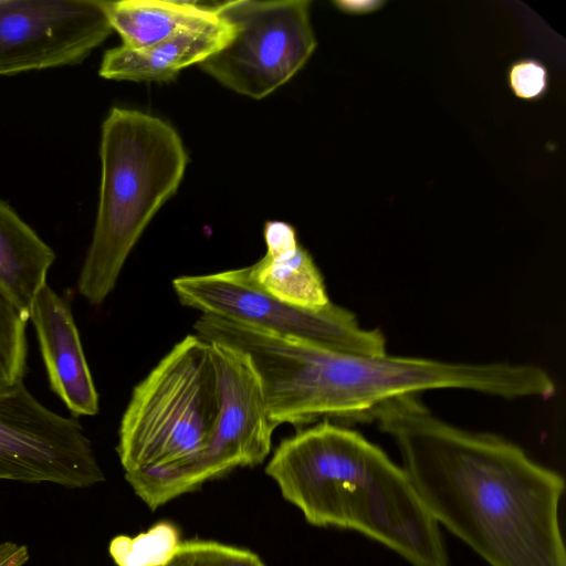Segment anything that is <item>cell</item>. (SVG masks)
<instances>
[{"mask_svg":"<svg viewBox=\"0 0 566 566\" xmlns=\"http://www.w3.org/2000/svg\"><path fill=\"white\" fill-rule=\"evenodd\" d=\"M369 420L396 443L437 523L492 566H566L558 472L503 437L438 418L417 396L382 405Z\"/></svg>","mask_w":566,"mask_h":566,"instance_id":"obj_1","label":"cell"},{"mask_svg":"<svg viewBox=\"0 0 566 566\" xmlns=\"http://www.w3.org/2000/svg\"><path fill=\"white\" fill-rule=\"evenodd\" d=\"M216 339L249 357L274 428L332 418L368 420L394 399L436 389H463L509 400H545L556 391L548 371L533 364L355 354L231 321L218 325Z\"/></svg>","mask_w":566,"mask_h":566,"instance_id":"obj_2","label":"cell"},{"mask_svg":"<svg viewBox=\"0 0 566 566\" xmlns=\"http://www.w3.org/2000/svg\"><path fill=\"white\" fill-rule=\"evenodd\" d=\"M265 473L310 524L358 531L413 566H449L439 524L403 468L359 432L329 420L300 430Z\"/></svg>","mask_w":566,"mask_h":566,"instance_id":"obj_3","label":"cell"},{"mask_svg":"<svg viewBox=\"0 0 566 566\" xmlns=\"http://www.w3.org/2000/svg\"><path fill=\"white\" fill-rule=\"evenodd\" d=\"M99 199L77 292L101 305L151 219L178 190L188 154L178 132L151 114L113 107L99 143Z\"/></svg>","mask_w":566,"mask_h":566,"instance_id":"obj_4","label":"cell"},{"mask_svg":"<svg viewBox=\"0 0 566 566\" xmlns=\"http://www.w3.org/2000/svg\"><path fill=\"white\" fill-rule=\"evenodd\" d=\"M220 407L213 346L189 334L133 389L116 447L125 474L165 468L201 450Z\"/></svg>","mask_w":566,"mask_h":566,"instance_id":"obj_5","label":"cell"},{"mask_svg":"<svg viewBox=\"0 0 566 566\" xmlns=\"http://www.w3.org/2000/svg\"><path fill=\"white\" fill-rule=\"evenodd\" d=\"M218 367L221 407L205 447L175 464L125 474L135 494L156 510L203 483L242 467H255L270 453L274 427L260 379L249 357L211 343Z\"/></svg>","mask_w":566,"mask_h":566,"instance_id":"obj_6","label":"cell"},{"mask_svg":"<svg viewBox=\"0 0 566 566\" xmlns=\"http://www.w3.org/2000/svg\"><path fill=\"white\" fill-rule=\"evenodd\" d=\"M308 0H235L216 6L231 24L229 42L199 67L226 88L262 99L310 60L317 41Z\"/></svg>","mask_w":566,"mask_h":566,"instance_id":"obj_7","label":"cell"},{"mask_svg":"<svg viewBox=\"0 0 566 566\" xmlns=\"http://www.w3.org/2000/svg\"><path fill=\"white\" fill-rule=\"evenodd\" d=\"M179 302L210 315L335 350L385 355L386 338L378 328H363L355 314L329 303L322 310L300 308L268 294L248 266L172 280Z\"/></svg>","mask_w":566,"mask_h":566,"instance_id":"obj_8","label":"cell"},{"mask_svg":"<svg viewBox=\"0 0 566 566\" xmlns=\"http://www.w3.org/2000/svg\"><path fill=\"white\" fill-rule=\"evenodd\" d=\"M0 480L81 489L105 475L83 426L42 405L20 381L0 389Z\"/></svg>","mask_w":566,"mask_h":566,"instance_id":"obj_9","label":"cell"},{"mask_svg":"<svg viewBox=\"0 0 566 566\" xmlns=\"http://www.w3.org/2000/svg\"><path fill=\"white\" fill-rule=\"evenodd\" d=\"M102 0H0V76L82 63L113 32Z\"/></svg>","mask_w":566,"mask_h":566,"instance_id":"obj_10","label":"cell"},{"mask_svg":"<svg viewBox=\"0 0 566 566\" xmlns=\"http://www.w3.org/2000/svg\"><path fill=\"white\" fill-rule=\"evenodd\" d=\"M29 321L51 390L74 417L98 413V394L69 302L46 283L32 303Z\"/></svg>","mask_w":566,"mask_h":566,"instance_id":"obj_11","label":"cell"},{"mask_svg":"<svg viewBox=\"0 0 566 566\" xmlns=\"http://www.w3.org/2000/svg\"><path fill=\"white\" fill-rule=\"evenodd\" d=\"M232 33L231 24L222 19L218 25L184 30L145 48L132 49L120 44L104 53L98 74L114 81H171L184 69L199 65L219 51L229 42Z\"/></svg>","mask_w":566,"mask_h":566,"instance_id":"obj_12","label":"cell"},{"mask_svg":"<svg viewBox=\"0 0 566 566\" xmlns=\"http://www.w3.org/2000/svg\"><path fill=\"white\" fill-rule=\"evenodd\" d=\"M265 254L248 266L253 282L268 294L305 310L331 303L323 276L310 253L300 244L295 229L283 221L264 226Z\"/></svg>","mask_w":566,"mask_h":566,"instance_id":"obj_13","label":"cell"},{"mask_svg":"<svg viewBox=\"0 0 566 566\" xmlns=\"http://www.w3.org/2000/svg\"><path fill=\"white\" fill-rule=\"evenodd\" d=\"M54 260V251L0 199V290L28 319Z\"/></svg>","mask_w":566,"mask_h":566,"instance_id":"obj_14","label":"cell"},{"mask_svg":"<svg viewBox=\"0 0 566 566\" xmlns=\"http://www.w3.org/2000/svg\"><path fill=\"white\" fill-rule=\"evenodd\" d=\"M216 6L174 0L107 1L106 13L122 45L138 49L166 40L184 30L218 25Z\"/></svg>","mask_w":566,"mask_h":566,"instance_id":"obj_15","label":"cell"},{"mask_svg":"<svg viewBox=\"0 0 566 566\" xmlns=\"http://www.w3.org/2000/svg\"><path fill=\"white\" fill-rule=\"evenodd\" d=\"M180 543L177 527L159 522L136 536L114 537L108 551L117 566H165Z\"/></svg>","mask_w":566,"mask_h":566,"instance_id":"obj_16","label":"cell"},{"mask_svg":"<svg viewBox=\"0 0 566 566\" xmlns=\"http://www.w3.org/2000/svg\"><path fill=\"white\" fill-rule=\"evenodd\" d=\"M28 318L0 290V389L23 381Z\"/></svg>","mask_w":566,"mask_h":566,"instance_id":"obj_17","label":"cell"},{"mask_svg":"<svg viewBox=\"0 0 566 566\" xmlns=\"http://www.w3.org/2000/svg\"><path fill=\"white\" fill-rule=\"evenodd\" d=\"M165 566H264L253 552L212 541H181Z\"/></svg>","mask_w":566,"mask_h":566,"instance_id":"obj_18","label":"cell"},{"mask_svg":"<svg viewBox=\"0 0 566 566\" xmlns=\"http://www.w3.org/2000/svg\"><path fill=\"white\" fill-rule=\"evenodd\" d=\"M507 80L513 94L524 101L539 99L548 90L547 69L534 59L515 61L509 69Z\"/></svg>","mask_w":566,"mask_h":566,"instance_id":"obj_19","label":"cell"},{"mask_svg":"<svg viewBox=\"0 0 566 566\" xmlns=\"http://www.w3.org/2000/svg\"><path fill=\"white\" fill-rule=\"evenodd\" d=\"M29 559L25 545L14 542L0 543V566H23Z\"/></svg>","mask_w":566,"mask_h":566,"instance_id":"obj_20","label":"cell"},{"mask_svg":"<svg viewBox=\"0 0 566 566\" xmlns=\"http://www.w3.org/2000/svg\"><path fill=\"white\" fill-rule=\"evenodd\" d=\"M337 10L348 14H367L380 10L385 0H337L333 1Z\"/></svg>","mask_w":566,"mask_h":566,"instance_id":"obj_21","label":"cell"}]
</instances>
